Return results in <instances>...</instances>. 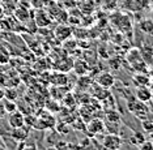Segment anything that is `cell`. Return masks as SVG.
I'll list each match as a JSON object with an SVG mask.
<instances>
[{"label":"cell","mask_w":153,"mask_h":150,"mask_svg":"<svg viewBox=\"0 0 153 150\" xmlns=\"http://www.w3.org/2000/svg\"><path fill=\"white\" fill-rule=\"evenodd\" d=\"M127 109L135 117H137V119H140V120L145 119V117L151 114V111H149V107L147 106V103L141 102V100H139V99H132V100L128 99Z\"/></svg>","instance_id":"6da1fadb"},{"label":"cell","mask_w":153,"mask_h":150,"mask_svg":"<svg viewBox=\"0 0 153 150\" xmlns=\"http://www.w3.org/2000/svg\"><path fill=\"white\" fill-rule=\"evenodd\" d=\"M123 145L122 136H118V133H107L102 138V146L105 150H119Z\"/></svg>","instance_id":"7a4b0ae2"},{"label":"cell","mask_w":153,"mask_h":150,"mask_svg":"<svg viewBox=\"0 0 153 150\" xmlns=\"http://www.w3.org/2000/svg\"><path fill=\"white\" fill-rule=\"evenodd\" d=\"M86 131H88L89 136H97L100 133H102V132H105L106 129V125L103 124V121L101 119H90L88 121V124H86Z\"/></svg>","instance_id":"3957f363"},{"label":"cell","mask_w":153,"mask_h":150,"mask_svg":"<svg viewBox=\"0 0 153 150\" xmlns=\"http://www.w3.org/2000/svg\"><path fill=\"white\" fill-rule=\"evenodd\" d=\"M7 123L11 128H19V127H22V125H25V116H24V114L21 111L16 110L11 112L8 115V120H7Z\"/></svg>","instance_id":"277c9868"},{"label":"cell","mask_w":153,"mask_h":150,"mask_svg":"<svg viewBox=\"0 0 153 150\" xmlns=\"http://www.w3.org/2000/svg\"><path fill=\"white\" fill-rule=\"evenodd\" d=\"M96 83L102 88H106V89H110L111 86H114L115 83V78L114 76L109 72H102V73H98V76L96 77Z\"/></svg>","instance_id":"5b68a950"},{"label":"cell","mask_w":153,"mask_h":150,"mask_svg":"<svg viewBox=\"0 0 153 150\" xmlns=\"http://www.w3.org/2000/svg\"><path fill=\"white\" fill-rule=\"evenodd\" d=\"M30 133V128H27L26 125H22V127L19 128H12L11 129V136L12 138L17 142H25L29 137Z\"/></svg>","instance_id":"8992f818"},{"label":"cell","mask_w":153,"mask_h":150,"mask_svg":"<svg viewBox=\"0 0 153 150\" xmlns=\"http://www.w3.org/2000/svg\"><path fill=\"white\" fill-rule=\"evenodd\" d=\"M135 97H136V99L141 100L144 103H148L153 99V94L151 92V89H149V86H137Z\"/></svg>","instance_id":"52a82bcc"},{"label":"cell","mask_w":153,"mask_h":150,"mask_svg":"<svg viewBox=\"0 0 153 150\" xmlns=\"http://www.w3.org/2000/svg\"><path fill=\"white\" fill-rule=\"evenodd\" d=\"M92 95L97 100H105L110 97V93H109V89L102 88V86H100L96 83L92 89Z\"/></svg>","instance_id":"ba28073f"},{"label":"cell","mask_w":153,"mask_h":150,"mask_svg":"<svg viewBox=\"0 0 153 150\" xmlns=\"http://www.w3.org/2000/svg\"><path fill=\"white\" fill-rule=\"evenodd\" d=\"M71 35H72V30H71V27H68L67 25H60V26L56 27V30H55V37L62 42L68 39Z\"/></svg>","instance_id":"9c48e42d"},{"label":"cell","mask_w":153,"mask_h":150,"mask_svg":"<svg viewBox=\"0 0 153 150\" xmlns=\"http://www.w3.org/2000/svg\"><path fill=\"white\" fill-rule=\"evenodd\" d=\"M51 20H50V16L47 15L45 10H38L37 15H36V24L41 27H46L50 25Z\"/></svg>","instance_id":"30bf717a"},{"label":"cell","mask_w":153,"mask_h":150,"mask_svg":"<svg viewBox=\"0 0 153 150\" xmlns=\"http://www.w3.org/2000/svg\"><path fill=\"white\" fill-rule=\"evenodd\" d=\"M72 69L80 76H85L89 72V65L85 60H76L72 65Z\"/></svg>","instance_id":"8fae6325"},{"label":"cell","mask_w":153,"mask_h":150,"mask_svg":"<svg viewBox=\"0 0 153 150\" xmlns=\"http://www.w3.org/2000/svg\"><path fill=\"white\" fill-rule=\"evenodd\" d=\"M55 148L58 150H81L80 145L74 144V142H68V141H63V140H58L55 142Z\"/></svg>","instance_id":"7c38bea8"},{"label":"cell","mask_w":153,"mask_h":150,"mask_svg":"<svg viewBox=\"0 0 153 150\" xmlns=\"http://www.w3.org/2000/svg\"><path fill=\"white\" fill-rule=\"evenodd\" d=\"M134 81L137 86H148L149 82H151V77L147 75H143V72H140L139 75L134 76Z\"/></svg>","instance_id":"4fadbf2b"},{"label":"cell","mask_w":153,"mask_h":150,"mask_svg":"<svg viewBox=\"0 0 153 150\" xmlns=\"http://www.w3.org/2000/svg\"><path fill=\"white\" fill-rule=\"evenodd\" d=\"M106 119L111 124H119L120 123V114L117 110H107L106 111Z\"/></svg>","instance_id":"5bb4252c"},{"label":"cell","mask_w":153,"mask_h":150,"mask_svg":"<svg viewBox=\"0 0 153 150\" xmlns=\"http://www.w3.org/2000/svg\"><path fill=\"white\" fill-rule=\"evenodd\" d=\"M51 81H53L54 85H59V86H63L67 83V76L64 75V72H60L58 73H54L53 77H51Z\"/></svg>","instance_id":"9a60e30c"},{"label":"cell","mask_w":153,"mask_h":150,"mask_svg":"<svg viewBox=\"0 0 153 150\" xmlns=\"http://www.w3.org/2000/svg\"><path fill=\"white\" fill-rule=\"evenodd\" d=\"M141 127L147 133H151V132L153 131V116L151 114H149L145 119L141 120Z\"/></svg>","instance_id":"2e32d148"},{"label":"cell","mask_w":153,"mask_h":150,"mask_svg":"<svg viewBox=\"0 0 153 150\" xmlns=\"http://www.w3.org/2000/svg\"><path fill=\"white\" fill-rule=\"evenodd\" d=\"M3 104H4V109H5V112L7 114H11L13 111L17 110V103L16 100H12V99H8V98H4L1 100Z\"/></svg>","instance_id":"e0dca14e"},{"label":"cell","mask_w":153,"mask_h":150,"mask_svg":"<svg viewBox=\"0 0 153 150\" xmlns=\"http://www.w3.org/2000/svg\"><path fill=\"white\" fill-rule=\"evenodd\" d=\"M62 102H63V104L65 107H74L75 103H77V102H76L75 95H74V94H71V93L65 94V95L63 97V99H62Z\"/></svg>","instance_id":"ac0fdd59"},{"label":"cell","mask_w":153,"mask_h":150,"mask_svg":"<svg viewBox=\"0 0 153 150\" xmlns=\"http://www.w3.org/2000/svg\"><path fill=\"white\" fill-rule=\"evenodd\" d=\"M58 125H55V129H56V132L59 134H62V136H64V134H67L68 133V131H69V127H68V124L67 123H56Z\"/></svg>","instance_id":"d6986e66"},{"label":"cell","mask_w":153,"mask_h":150,"mask_svg":"<svg viewBox=\"0 0 153 150\" xmlns=\"http://www.w3.org/2000/svg\"><path fill=\"white\" fill-rule=\"evenodd\" d=\"M140 27L144 31H147V33H152V30H153V21L152 20H144L140 24Z\"/></svg>","instance_id":"ffe728a7"},{"label":"cell","mask_w":153,"mask_h":150,"mask_svg":"<svg viewBox=\"0 0 153 150\" xmlns=\"http://www.w3.org/2000/svg\"><path fill=\"white\" fill-rule=\"evenodd\" d=\"M139 150H153V142L151 140H144L139 145Z\"/></svg>","instance_id":"44dd1931"},{"label":"cell","mask_w":153,"mask_h":150,"mask_svg":"<svg viewBox=\"0 0 153 150\" xmlns=\"http://www.w3.org/2000/svg\"><path fill=\"white\" fill-rule=\"evenodd\" d=\"M9 61V54L4 50H0V64H5Z\"/></svg>","instance_id":"7402d4cb"},{"label":"cell","mask_w":153,"mask_h":150,"mask_svg":"<svg viewBox=\"0 0 153 150\" xmlns=\"http://www.w3.org/2000/svg\"><path fill=\"white\" fill-rule=\"evenodd\" d=\"M16 150H38V148H37V145H34V144L25 145L24 142H20V146Z\"/></svg>","instance_id":"603a6c76"},{"label":"cell","mask_w":153,"mask_h":150,"mask_svg":"<svg viewBox=\"0 0 153 150\" xmlns=\"http://www.w3.org/2000/svg\"><path fill=\"white\" fill-rule=\"evenodd\" d=\"M7 112H5V109H4V104H3V102L0 100V116H4Z\"/></svg>","instance_id":"cb8c5ba5"},{"label":"cell","mask_w":153,"mask_h":150,"mask_svg":"<svg viewBox=\"0 0 153 150\" xmlns=\"http://www.w3.org/2000/svg\"><path fill=\"white\" fill-rule=\"evenodd\" d=\"M45 150H58L56 148H55V146L54 145H51V146H47V148L46 149H45Z\"/></svg>","instance_id":"d4e9b609"},{"label":"cell","mask_w":153,"mask_h":150,"mask_svg":"<svg viewBox=\"0 0 153 150\" xmlns=\"http://www.w3.org/2000/svg\"><path fill=\"white\" fill-rule=\"evenodd\" d=\"M149 89H151V92H152V94H153V80H151V82H149Z\"/></svg>","instance_id":"484cf974"},{"label":"cell","mask_w":153,"mask_h":150,"mask_svg":"<svg viewBox=\"0 0 153 150\" xmlns=\"http://www.w3.org/2000/svg\"><path fill=\"white\" fill-rule=\"evenodd\" d=\"M3 99H4V92L0 90V100H3Z\"/></svg>","instance_id":"4316f807"},{"label":"cell","mask_w":153,"mask_h":150,"mask_svg":"<svg viewBox=\"0 0 153 150\" xmlns=\"http://www.w3.org/2000/svg\"><path fill=\"white\" fill-rule=\"evenodd\" d=\"M149 140H151V141L153 142V131L151 132V133H149Z\"/></svg>","instance_id":"83f0119b"},{"label":"cell","mask_w":153,"mask_h":150,"mask_svg":"<svg viewBox=\"0 0 153 150\" xmlns=\"http://www.w3.org/2000/svg\"><path fill=\"white\" fill-rule=\"evenodd\" d=\"M0 150H7V149L4 148V146H1V145H0Z\"/></svg>","instance_id":"f1b7e54d"}]
</instances>
